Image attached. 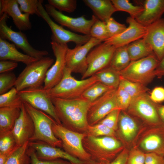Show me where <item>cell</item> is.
Here are the masks:
<instances>
[{
	"mask_svg": "<svg viewBox=\"0 0 164 164\" xmlns=\"http://www.w3.org/2000/svg\"><path fill=\"white\" fill-rule=\"evenodd\" d=\"M127 49L131 61L154 54L151 46L143 38L128 45Z\"/></svg>",
	"mask_w": 164,
	"mask_h": 164,
	"instance_id": "83f0119b",
	"label": "cell"
},
{
	"mask_svg": "<svg viewBox=\"0 0 164 164\" xmlns=\"http://www.w3.org/2000/svg\"><path fill=\"white\" fill-rule=\"evenodd\" d=\"M22 101L33 108L44 111L51 117L58 124L62 125L56 114L51 99L43 86L27 88L19 92Z\"/></svg>",
	"mask_w": 164,
	"mask_h": 164,
	"instance_id": "9c48e42d",
	"label": "cell"
},
{
	"mask_svg": "<svg viewBox=\"0 0 164 164\" xmlns=\"http://www.w3.org/2000/svg\"><path fill=\"white\" fill-rule=\"evenodd\" d=\"M22 12L30 15L35 14L40 17L38 6L39 0H16Z\"/></svg>",
	"mask_w": 164,
	"mask_h": 164,
	"instance_id": "60d3db41",
	"label": "cell"
},
{
	"mask_svg": "<svg viewBox=\"0 0 164 164\" xmlns=\"http://www.w3.org/2000/svg\"><path fill=\"white\" fill-rule=\"evenodd\" d=\"M147 32L143 38L151 47L160 61L164 57V18H161L146 27Z\"/></svg>",
	"mask_w": 164,
	"mask_h": 164,
	"instance_id": "ffe728a7",
	"label": "cell"
},
{
	"mask_svg": "<svg viewBox=\"0 0 164 164\" xmlns=\"http://www.w3.org/2000/svg\"><path fill=\"white\" fill-rule=\"evenodd\" d=\"M86 5L93 11L100 20L106 22L112 15L117 11L111 0H84Z\"/></svg>",
	"mask_w": 164,
	"mask_h": 164,
	"instance_id": "d4e9b609",
	"label": "cell"
},
{
	"mask_svg": "<svg viewBox=\"0 0 164 164\" xmlns=\"http://www.w3.org/2000/svg\"><path fill=\"white\" fill-rule=\"evenodd\" d=\"M34 131L33 122L23 104L21 108L20 116L11 132L17 145L21 146L27 142L29 141Z\"/></svg>",
	"mask_w": 164,
	"mask_h": 164,
	"instance_id": "d6986e66",
	"label": "cell"
},
{
	"mask_svg": "<svg viewBox=\"0 0 164 164\" xmlns=\"http://www.w3.org/2000/svg\"><path fill=\"white\" fill-rule=\"evenodd\" d=\"M119 87L128 93L132 99L147 93L149 90L145 85L129 81L121 76Z\"/></svg>",
	"mask_w": 164,
	"mask_h": 164,
	"instance_id": "1f68e13d",
	"label": "cell"
},
{
	"mask_svg": "<svg viewBox=\"0 0 164 164\" xmlns=\"http://www.w3.org/2000/svg\"><path fill=\"white\" fill-rule=\"evenodd\" d=\"M72 73L71 70L65 67L61 80L53 87L46 90L50 98L71 99L80 97L87 89L98 81L94 75L79 80L73 77Z\"/></svg>",
	"mask_w": 164,
	"mask_h": 164,
	"instance_id": "3957f363",
	"label": "cell"
},
{
	"mask_svg": "<svg viewBox=\"0 0 164 164\" xmlns=\"http://www.w3.org/2000/svg\"><path fill=\"white\" fill-rule=\"evenodd\" d=\"M82 145L92 160L99 164H106L113 160L121 152L122 146L116 138L87 135L83 138Z\"/></svg>",
	"mask_w": 164,
	"mask_h": 164,
	"instance_id": "7a4b0ae2",
	"label": "cell"
},
{
	"mask_svg": "<svg viewBox=\"0 0 164 164\" xmlns=\"http://www.w3.org/2000/svg\"><path fill=\"white\" fill-rule=\"evenodd\" d=\"M127 46L117 47L108 67L120 72L126 68L131 62Z\"/></svg>",
	"mask_w": 164,
	"mask_h": 164,
	"instance_id": "f1b7e54d",
	"label": "cell"
},
{
	"mask_svg": "<svg viewBox=\"0 0 164 164\" xmlns=\"http://www.w3.org/2000/svg\"><path fill=\"white\" fill-rule=\"evenodd\" d=\"M85 133L87 135L95 137L111 136L116 138L117 135L115 131L99 123L89 125Z\"/></svg>",
	"mask_w": 164,
	"mask_h": 164,
	"instance_id": "d590c367",
	"label": "cell"
},
{
	"mask_svg": "<svg viewBox=\"0 0 164 164\" xmlns=\"http://www.w3.org/2000/svg\"><path fill=\"white\" fill-rule=\"evenodd\" d=\"M43 0H39L38 9L42 17L47 22L52 32V40L62 45H67L69 42H73L76 46L81 45L87 43L90 39V35H80L64 29L62 26L55 23L50 18L43 7Z\"/></svg>",
	"mask_w": 164,
	"mask_h": 164,
	"instance_id": "4fadbf2b",
	"label": "cell"
},
{
	"mask_svg": "<svg viewBox=\"0 0 164 164\" xmlns=\"http://www.w3.org/2000/svg\"><path fill=\"white\" fill-rule=\"evenodd\" d=\"M18 64L17 63L6 60H0V73L9 72L17 67Z\"/></svg>",
	"mask_w": 164,
	"mask_h": 164,
	"instance_id": "681fc988",
	"label": "cell"
},
{
	"mask_svg": "<svg viewBox=\"0 0 164 164\" xmlns=\"http://www.w3.org/2000/svg\"><path fill=\"white\" fill-rule=\"evenodd\" d=\"M155 76H164V57L159 61V64L155 71Z\"/></svg>",
	"mask_w": 164,
	"mask_h": 164,
	"instance_id": "816d5d0a",
	"label": "cell"
},
{
	"mask_svg": "<svg viewBox=\"0 0 164 164\" xmlns=\"http://www.w3.org/2000/svg\"><path fill=\"white\" fill-rule=\"evenodd\" d=\"M91 37L104 42L109 38L106 24L98 19L91 26L90 32Z\"/></svg>",
	"mask_w": 164,
	"mask_h": 164,
	"instance_id": "8d00e7d4",
	"label": "cell"
},
{
	"mask_svg": "<svg viewBox=\"0 0 164 164\" xmlns=\"http://www.w3.org/2000/svg\"><path fill=\"white\" fill-rule=\"evenodd\" d=\"M54 61L53 59L44 57L26 65L17 77L14 87L17 91L43 86L46 73Z\"/></svg>",
	"mask_w": 164,
	"mask_h": 164,
	"instance_id": "5b68a950",
	"label": "cell"
},
{
	"mask_svg": "<svg viewBox=\"0 0 164 164\" xmlns=\"http://www.w3.org/2000/svg\"><path fill=\"white\" fill-rule=\"evenodd\" d=\"M144 164H164V156L153 152L145 153Z\"/></svg>",
	"mask_w": 164,
	"mask_h": 164,
	"instance_id": "c3c4849f",
	"label": "cell"
},
{
	"mask_svg": "<svg viewBox=\"0 0 164 164\" xmlns=\"http://www.w3.org/2000/svg\"><path fill=\"white\" fill-rule=\"evenodd\" d=\"M159 61L153 54L131 61L126 68L119 73L121 76L128 80L145 85L155 77V71Z\"/></svg>",
	"mask_w": 164,
	"mask_h": 164,
	"instance_id": "52a82bcc",
	"label": "cell"
},
{
	"mask_svg": "<svg viewBox=\"0 0 164 164\" xmlns=\"http://www.w3.org/2000/svg\"><path fill=\"white\" fill-rule=\"evenodd\" d=\"M111 88H110L98 81L87 89L81 97L92 103Z\"/></svg>",
	"mask_w": 164,
	"mask_h": 164,
	"instance_id": "e575fe53",
	"label": "cell"
},
{
	"mask_svg": "<svg viewBox=\"0 0 164 164\" xmlns=\"http://www.w3.org/2000/svg\"><path fill=\"white\" fill-rule=\"evenodd\" d=\"M19 146L11 132L0 137V154L10 152Z\"/></svg>",
	"mask_w": 164,
	"mask_h": 164,
	"instance_id": "ab89813d",
	"label": "cell"
},
{
	"mask_svg": "<svg viewBox=\"0 0 164 164\" xmlns=\"http://www.w3.org/2000/svg\"><path fill=\"white\" fill-rule=\"evenodd\" d=\"M117 11H122L129 13L131 17L135 19L143 12L142 5H134L128 0H111Z\"/></svg>",
	"mask_w": 164,
	"mask_h": 164,
	"instance_id": "836d02e7",
	"label": "cell"
},
{
	"mask_svg": "<svg viewBox=\"0 0 164 164\" xmlns=\"http://www.w3.org/2000/svg\"><path fill=\"white\" fill-rule=\"evenodd\" d=\"M128 153L124 149L111 162L104 164H127Z\"/></svg>",
	"mask_w": 164,
	"mask_h": 164,
	"instance_id": "f907efd6",
	"label": "cell"
},
{
	"mask_svg": "<svg viewBox=\"0 0 164 164\" xmlns=\"http://www.w3.org/2000/svg\"><path fill=\"white\" fill-rule=\"evenodd\" d=\"M27 153L31 158V164H72L67 160L60 159L53 160H40L37 157L34 149L30 147H29Z\"/></svg>",
	"mask_w": 164,
	"mask_h": 164,
	"instance_id": "f6af8a7d",
	"label": "cell"
},
{
	"mask_svg": "<svg viewBox=\"0 0 164 164\" xmlns=\"http://www.w3.org/2000/svg\"><path fill=\"white\" fill-rule=\"evenodd\" d=\"M117 89H111L91 103L87 116L89 125L98 123L112 111L118 108L116 99Z\"/></svg>",
	"mask_w": 164,
	"mask_h": 164,
	"instance_id": "7c38bea8",
	"label": "cell"
},
{
	"mask_svg": "<svg viewBox=\"0 0 164 164\" xmlns=\"http://www.w3.org/2000/svg\"><path fill=\"white\" fill-rule=\"evenodd\" d=\"M45 6L48 14L56 22L62 26L84 35H90L91 28L98 19L94 15L90 20L87 19L84 15L73 18L63 14L49 4H46Z\"/></svg>",
	"mask_w": 164,
	"mask_h": 164,
	"instance_id": "5bb4252c",
	"label": "cell"
},
{
	"mask_svg": "<svg viewBox=\"0 0 164 164\" xmlns=\"http://www.w3.org/2000/svg\"><path fill=\"white\" fill-rule=\"evenodd\" d=\"M126 22L128 24V26L124 32L108 39L104 42L117 48L128 45L144 37L147 32L146 27L131 17L127 18Z\"/></svg>",
	"mask_w": 164,
	"mask_h": 164,
	"instance_id": "e0dca14e",
	"label": "cell"
},
{
	"mask_svg": "<svg viewBox=\"0 0 164 164\" xmlns=\"http://www.w3.org/2000/svg\"><path fill=\"white\" fill-rule=\"evenodd\" d=\"M82 164H99L95 162H87Z\"/></svg>",
	"mask_w": 164,
	"mask_h": 164,
	"instance_id": "11a10c76",
	"label": "cell"
},
{
	"mask_svg": "<svg viewBox=\"0 0 164 164\" xmlns=\"http://www.w3.org/2000/svg\"><path fill=\"white\" fill-rule=\"evenodd\" d=\"M9 152L0 154V164H5L10 155L17 149Z\"/></svg>",
	"mask_w": 164,
	"mask_h": 164,
	"instance_id": "db71d44e",
	"label": "cell"
},
{
	"mask_svg": "<svg viewBox=\"0 0 164 164\" xmlns=\"http://www.w3.org/2000/svg\"><path fill=\"white\" fill-rule=\"evenodd\" d=\"M23 102L15 87L0 95V108L18 107L21 108Z\"/></svg>",
	"mask_w": 164,
	"mask_h": 164,
	"instance_id": "d6a6232c",
	"label": "cell"
},
{
	"mask_svg": "<svg viewBox=\"0 0 164 164\" xmlns=\"http://www.w3.org/2000/svg\"><path fill=\"white\" fill-rule=\"evenodd\" d=\"M140 146L149 152L164 156V125H160L141 142Z\"/></svg>",
	"mask_w": 164,
	"mask_h": 164,
	"instance_id": "603a6c76",
	"label": "cell"
},
{
	"mask_svg": "<svg viewBox=\"0 0 164 164\" xmlns=\"http://www.w3.org/2000/svg\"><path fill=\"white\" fill-rule=\"evenodd\" d=\"M52 129L55 136L60 139L62 148L71 156L86 162H94L90 155L85 151L82 140L87 135L70 130L54 122Z\"/></svg>",
	"mask_w": 164,
	"mask_h": 164,
	"instance_id": "8992f818",
	"label": "cell"
},
{
	"mask_svg": "<svg viewBox=\"0 0 164 164\" xmlns=\"http://www.w3.org/2000/svg\"><path fill=\"white\" fill-rule=\"evenodd\" d=\"M149 97L153 102L158 103L164 101V88L161 87H155Z\"/></svg>",
	"mask_w": 164,
	"mask_h": 164,
	"instance_id": "7dc6e473",
	"label": "cell"
},
{
	"mask_svg": "<svg viewBox=\"0 0 164 164\" xmlns=\"http://www.w3.org/2000/svg\"><path fill=\"white\" fill-rule=\"evenodd\" d=\"M0 60H10L22 63L27 65L37 59L18 51L15 45L0 38Z\"/></svg>",
	"mask_w": 164,
	"mask_h": 164,
	"instance_id": "cb8c5ba5",
	"label": "cell"
},
{
	"mask_svg": "<svg viewBox=\"0 0 164 164\" xmlns=\"http://www.w3.org/2000/svg\"><path fill=\"white\" fill-rule=\"evenodd\" d=\"M94 75L99 82L108 87L117 88L119 86L120 80L119 72L109 67L99 71Z\"/></svg>",
	"mask_w": 164,
	"mask_h": 164,
	"instance_id": "f546056e",
	"label": "cell"
},
{
	"mask_svg": "<svg viewBox=\"0 0 164 164\" xmlns=\"http://www.w3.org/2000/svg\"><path fill=\"white\" fill-rule=\"evenodd\" d=\"M3 14L12 17L15 25L19 31L31 29L30 15L21 12L16 0H0V15Z\"/></svg>",
	"mask_w": 164,
	"mask_h": 164,
	"instance_id": "44dd1931",
	"label": "cell"
},
{
	"mask_svg": "<svg viewBox=\"0 0 164 164\" xmlns=\"http://www.w3.org/2000/svg\"><path fill=\"white\" fill-rule=\"evenodd\" d=\"M48 2L49 4L61 12H72L76 9L77 5L76 0H48Z\"/></svg>",
	"mask_w": 164,
	"mask_h": 164,
	"instance_id": "f35d334b",
	"label": "cell"
},
{
	"mask_svg": "<svg viewBox=\"0 0 164 164\" xmlns=\"http://www.w3.org/2000/svg\"><path fill=\"white\" fill-rule=\"evenodd\" d=\"M102 41L91 37L86 43L76 46L74 48H67L66 55V67L72 73H80L83 75L87 68V56L93 47L101 43Z\"/></svg>",
	"mask_w": 164,
	"mask_h": 164,
	"instance_id": "8fae6325",
	"label": "cell"
},
{
	"mask_svg": "<svg viewBox=\"0 0 164 164\" xmlns=\"http://www.w3.org/2000/svg\"><path fill=\"white\" fill-rule=\"evenodd\" d=\"M144 10L135 19L147 27L161 18L164 13V0H145L140 1Z\"/></svg>",
	"mask_w": 164,
	"mask_h": 164,
	"instance_id": "7402d4cb",
	"label": "cell"
},
{
	"mask_svg": "<svg viewBox=\"0 0 164 164\" xmlns=\"http://www.w3.org/2000/svg\"><path fill=\"white\" fill-rule=\"evenodd\" d=\"M16 78L12 73L6 72L0 74V94L8 92L11 89L16 83Z\"/></svg>",
	"mask_w": 164,
	"mask_h": 164,
	"instance_id": "74e56055",
	"label": "cell"
},
{
	"mask_svg": "<svg viewBox=\"0 0 164 164\" xmlns=\"http://www.w3.org/2000/svg\"><path fill=\"white\" fill-rule=\"evenodd\" d=\"M50 98L63 126L74 132L85 133L89 126L87 116L91 103L81 97L71 99Z\"/></svg>",
	"mask_w": 164,
	"mask_h": 164,
	"instance_id": "6da1fadb",
	"label": "cell"
},
{
	"mask_svg": "<svg viewBox=\"0 0 164 164\" xmlns=\"http://www.w3.org/2000/svg\"><path fill=\"white\" fill-rule=\"evenodd\" d=\"M154 103L159 116L164 124V105Z\"/></svg>",
	"mask_w": 164,
	"mask_h": 164,
	"instance_id": "f5cc1de1",
	"label": "cell"
},
{
	"mask_svg": "<svg viewBox=\"0 0 164 164\" xmlns=\"http://www.w3.org/2000/svg\"><path fill=\"white\" fill-rule=\"evenodd\" d=\"M145 154L138 149H134L128 153L127 164H144Z\"/></svg>",
	"mask_w": 164,
	"mask_h": 164,
	"instance_id": "bcb514c9",
	"label": "cell"
},
{
	"mask_svg": "<svg viewBox=\"0 0 164 164\" xmlns=\"http://www.w3.org/2000/svg\"><path fill=\"white\" fill-rule=\"evenodd\" d=\"M118 127L120 135L124 139L128 141L133 138L138 129L135 121L123 111H121L119 115Z\"/></svg>",
	"mask_w": 164,
	"mask_h": 164,
	"instance_id": "4316f807",
	"label": "cell"
},
{
	"mask_svg": "<svg viewBox=\"0 0 164 164\" xmlns=\"http://www.w3.org/2000/svg\"><path fill=\"white\" fill-rule=\"evenodd\" d=\"M50 44L56 60L46 73L43 86L46 90L53 87L62 79L66 67L65 55L68 47L67 45H62L54 40H52Z\"/></svg>",
	"mask_w": 164,
	"mask_h": 164,
	"instance_id": "2e32d148",
	"label": "cell"
},
{
	"mask_svg": "<svg viewBox=\"0 0 164 164\" xmlns=\"http://www.w3.org/2000/svg\"><path fill=\"white\" fill-rule=\"evenodd\" d=\"M116 47L104 42L95 46L87 57V68L81 79L88 78L108 67Z\"/></svg>",
	"mask_w": 164,
	"mask_h": 164,
	"instance_id": "30bf717a",
	"label": "cell"
},
{
	"mask_svg": "<svg viewBox=\"0 0 164 164\" xmlns=\"http://www.w3.org/2000/svg\"><path fill=\"white\" fill-rule=\"evenodd\" d=\"M121 111L119 108L113 110L98 123L104 125L116 132L118 128V118Z\"/></svg>",
	"mask_w": 164,
	"mask_h": 164,
	"instance_id": "b9f144b4",
	"label": "cell"
},
{
	"mask_svg": "<svg viewBox=\"0 0 164 164\" xmlns=\"http://www.w3.org/2000/svg\"><path fill=\"white\" fill-rule=\"evenodd\" d=\"M29 142L19 146L9 157L5 164H30L31 158L27 153Z\"/></svg>",
	"mask_w": 164,
	"mask_h": 164,
	"instance_id": "4dcf8cb0",
	"label": "cell"
},
{
	"mask_svg": "<svg viewBox=\"0 0 164 164\" xmlns=\"http://www.w3.org/2000/svg\"><path fill=\"white\" fill-rule=\"evenodd\" d=\"M106 24L109 38L120 34L127 28L125 24L117 22L111 17L107 21Z\"/></svg>",
	"mask_w": 164,
	"mask_h": 164,
	"instance_id": "ee69618b",
	"label": "cell"
},
{
	"mask_svg": "<svg viewBox=\"0 0 164 164\" xmlns=\"http://www.w3.org/2000/svg\"><path fill=\"white\" fill-rule=\"evenodd\" d=\"M27 111L33 122L34 134L29 141H41L55 147L62 148L61 141L54 135L52 125L55 121L50 116L44 111L36 109L23 101Z\"/></svg>",
	"mask_w": 164,
	"mask_h": 164,
	"instance_id": "277c9868",
	"label": "cell"
},
{
	"mask_svg": "<svg viewBox=\"0 0 164 164\" xmlns=\"http://www.w3.org/2000/svg\"><path fill=\"white\" fill-rule=\"evenodd\" d=\"M20 113L19 108H0V137L12 132Z\"/></svg>",
	"mask_w": 164,
	"mask_h": 164,
	"instance_id": "484cf974",
	"label": "cell"
},
{
	"mask_svg": "<svg viewBox=\"0 0 164 164\" xmlns=\"http://www.w3.org/2000/svg\"><path fill=\"white\" fill-rule=\"evenodd\" d=\"M116 99L118 108L125 111L129 107L132 98L128 93L118 86L117 90Z\"/></svg>",
	"mask_w": 164,
	"mask_h": 164,
	"instance_id": "7bdbcfd3",
	"label": "cell"
},
{
	"mask_svg": "<svg viewBox=\"0 0 164 164\" xmlns=\"http://www.w3.org/2000/svg\"><path fill=\"white\" fill-rule=\"evenodd\" d=\"M29 147L35 150L38 158L42 160H53L62 159L72 164H82L87 162L75 158L65 151L57 147L52 146L41 141H29Z\"/></svg>",
	"mask_w": 164,
	"mask_h": 164,
	"instance_id": "ac0fdd59",
	"label": "cell"
},
{
	"mask_svg": "<svg viewBox=\"0 0 164 164\" xmlns=\"http://www.w3.org/2000/svg\"><path fill=\"white\" fill-rule=\"evenodd\" d=\"M8 18L5 14L0 16V38L10 41L26 54L37 60L48 54V52L46 50H39L32 47L29 44L26 35L21 31H15L9 27L7 24Z\"/></svg>",
	"mask_w": 164,
	"mask_h": 164,
	"instance_id": "ba28073f",
	"label": "cell"
},
{
	"mask_svg": "<svg viewBox=\"0 0 164 164\" xmlns=\"http://www.w3.org/2000/svg\"><path fill=\"white\" fill-rule=\"evenodd\" d=\"M131 114L156 125H164L161 120L155 103L147 93L132 99L128 108Z\"/></svg>",
	"mask_w": 164,
	"mask_h": 164,
	"instance_id": "9a60e30c",
	"label": "cell"
}]
</instances>
